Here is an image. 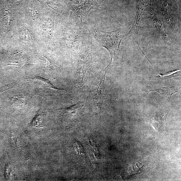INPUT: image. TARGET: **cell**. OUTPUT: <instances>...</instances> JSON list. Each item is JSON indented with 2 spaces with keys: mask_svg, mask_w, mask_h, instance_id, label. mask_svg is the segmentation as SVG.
<instances>
[{
  "mask_svg": "<svg viewBox=\"0 0 181 181\" xmlns=\"http://www.w3.org/2000/svg\"><path fill=\"white\" fill-rule=\"evenodd\" d=\"M180 70H177L168 73L166 74L162 75L159 74L157 76H156L155 78V80L159 82H162L165 79H169L173 78L174 77L180 76L179 73Z\"/></svg>",
  "mask_w": 181,
  "mask_h": 181,
  "instance_id": "5",
  "label": "cell"
},
{
  "mask_svg": "<svg viewBox=\"0 0 181 181\" xmlns=\"http://www.w3.org/2000/svg\"><path fill=\"white\" fill-rule=\"evenodd\" d=\"M143 13V8L141 9L140 8H138L137 9L135 19H134L133 25H132L131 29L127 34V35H131L133 37L139 46V45L138 43V33Z\"/></svg>",
  "mask_w": 181,
  "mask_h": 181,
  "instance_id": "3",
  "label": "cell"
},
{
  "mask_svg": "<svg viewBox=\"0 0 181 181\" xmlns=\"http://www.w3.org/2000/svg\"><path fill=\"white\" fill-rule=\"evenodd\" d=\"M127 33L125 29H119L109 32L98 30L92 32L93 36L96 41L109 53L111 61L108 67L111 65H119L123 63V56L120 45L121 41L127 36Z\"/></svg>",
  "mask_w": 181,
  "mask_h": 181,
  "instance_id": "1",
  "label": "cell"
},
{
  "mask_svg": "<svg viewBox=\"0 0 181 181\" xmlns=\"http://www.w3.org/2000/svg\"><path fill=\"white\" fill-rule=\"evenodd\" d=\"M101 0H68L67 4L81 20L85 21L92 9L99 7Z\"/></svg>",
  "mask_w": 181,
  "mask_h": 181,
  "instance_id": "2",
  "label": "cell"
},
{
  "mask_svg": "<svg viewBox=\"0 0 181 181\" xmlns=\"http://www.w3.org/2000/svg\"><path fill=\"white\" fill-rule=\"evenodd\" d=\"M24 98L23 96L17 95L12 99V102L15 105L21 106L23 104Z\"/></svg>",
  "mask_w": 181,
  "mask_h": 181,
  "instance_id": "6",
  "label": "cell"
},
{
  "mask_svg": "<svg viewBox=\"0 0 181 181\" xmlns=\"http://www.w3.org/2000/svg\"><path fill=\"white\" fill-rule=\"evenodd\" d=\"M149 92L155 91L159 93L162 95L171 98L172 95L179 91L177 87L173 86L165 87L159 86H150L148 88Z\"/></svg>",
  "mask_w": 181,
  "mask_h": 181,
  "instance_id": "4",
  "label": "cell"
},
{
  "mask_svg": "<svg viewBox=\"0 0 181 181\" xmlns=\"http://www.w3.org/2000/svg\"><path fill=\"white\" fill-rule=\"evenodd\" d=\"M74 147L75 148L76 150L77 153L81 155V154H84V153L83 148L80 144L78 142H76L74 143Z\"/></svg>",
  "mask_w": 181,
  "mask_h": 181,
  "instance_id": "7",
  "label": "cell"
}]
</instances>
